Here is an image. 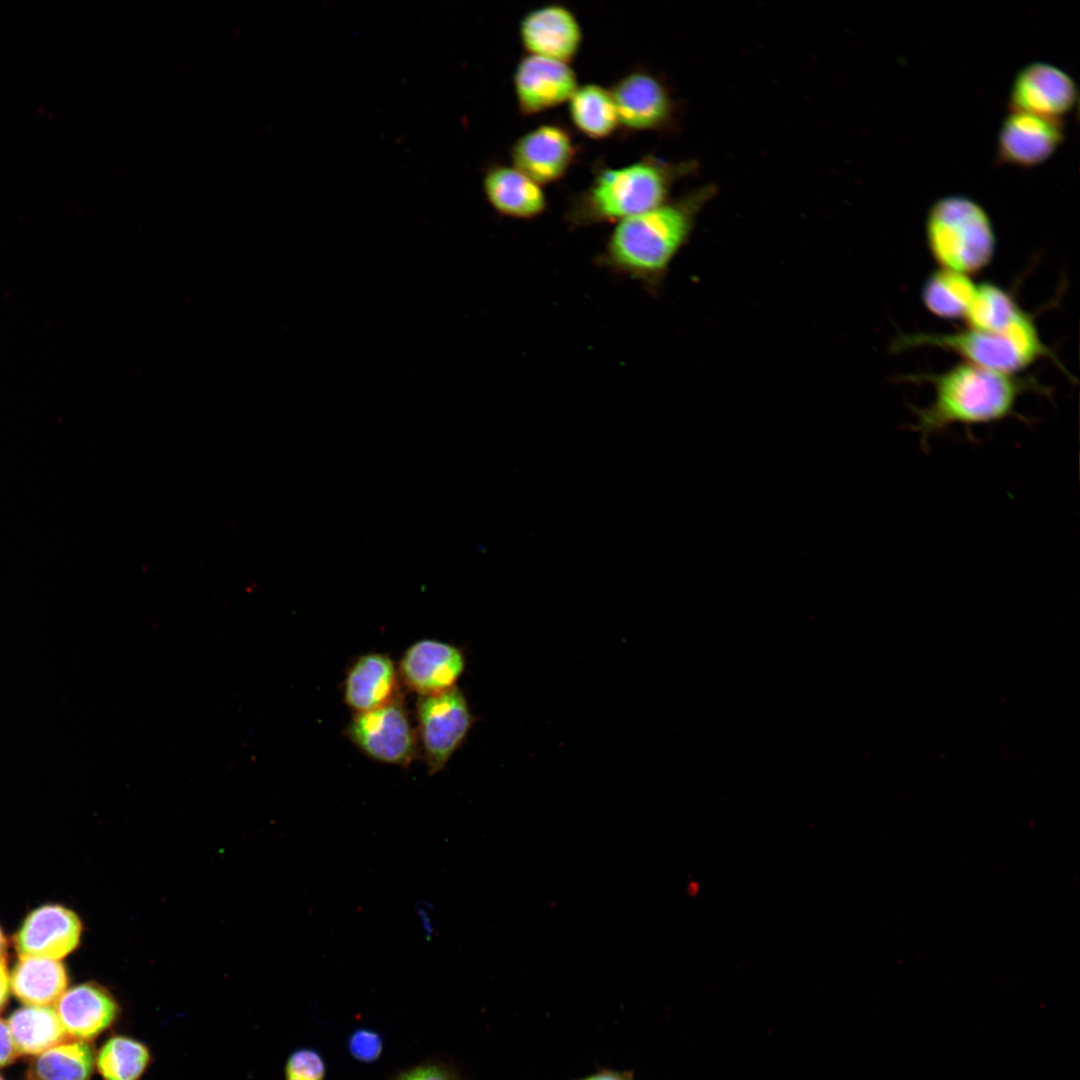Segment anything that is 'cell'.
Wrapping results in <instances>:
<instances>
[{
    "label": "cell",
    "instance_id": "1",
    "mask_svg": "<svg viewBox=\"0 0 1080 1080\" xmlns=\"http://www.w3.org/2000/svg\"><path fill=\"white\" fill-rule=\"evenodd\" d=\"M714 193L711 185L701 187L616 223L596 264L656 293L672 260L687 242L696 217Z\"/></svg>",
    "mask_w": 1080,
    "mask_h": 1080
},
{
    "label": "cell",
    "instance_id": "2",
    "mask_svg": "<svg viewBox=\"0 0 1080 1080\" xmlns=\"http://www.w3.org/2000/svg\"><path fill=\"white\" fill-rule=\"evenodd\" d=\"M927 379L934 388V398L927 406L914 409L916 422L912 426L923 448L932 436L953 425L969 427L1009 418L1028 388V383L1014 374L968 362Z\"/></svg>",
    "mask_w": 1080,
    "mask_h": 1080
},
{
    "label": "cell",
    "instance_id": "3",
    "mask_svg": "<svg viewBox=\"0 0 1080 1080\" xmlns=\"http://www.w3.org/2000/svg\"><path fill=\"white\" fill-rule=\"evenodd\" d=\"M693 168L645 156L631 164L597 170L569 202L564 218L572 229L618 223L668 201L673 185Z\"/></svg>",
    "mask_w": 1080,
    "mask_h": 1080
},
{
    "label": "cell",
    "instance_id": "4",
    "mask_svg": "<svg viewBox=\"0 0 1080 1080\" xmlns=\"http://www.w3.org/2000/svg\"><path fill=\"white\" fill-rule=\"evenodd\" d=\"M892 346L894 351L934 347L953 352L965 362L1008 374L1050 356L1031 315L1025 311L1004 331L967 327L951 333L917 332L897 337Z\"/></svg>",
    "mask_w": 1080,
    "mask_h": 1080
},
{
    "label": "cell",
    "instance_id": "5",
    "mask_svg": "<svg viewBox=\"0 0 1080 1080\" xmlns=\"http://www.w3.org/2000/svg\"><path fill=\"white\" fill-rule=\"evenodd\" d=\"M929 251L940 268L966 275L987 266L995 251L991 219L973 199L948 195L930 207L925 223Z\"/></svg>",
    "mask_w": 1080,
    "mask_h": 1080
},
{
    "label": "cell",
    "instance_id": "6",
    "mask_svg": "<svg viewBox=\"0 0 1080 1080\" xmlns=\"http://www.w3.org/2000/svg\"><path fill=\"white\" fill-rule=\"evenodd\" d=\"M418 731L430 776L445 768L466 738L472 723L468 702L461 690H448L419 696Z\"/></svg>",
    "mask_w": 1080,
    "mask_h": 1080
},
{
    "label": "cell",
    "instance_id": "7",
    "mask_svg": "<svg viewBox=\"0 0 1080 1080\" xmlns=\"http://www.w3.org/2000/svg\"><path fill=\"white\" fill-rule=\"evenodd\" d=\"M346 735L369 758L407 767L416 756V738L399 697L376 709L355 713Z\"/></svg>",
    "mask_w": 1080,
    "mask_h": 1080
},
{
    "label": "cell",
    "instance_id": "8",
    "mask_svg": "<svg viewBox=\"0 0 1080 1080\" xmlns=\"http://www.w3.org/2000/svg\"><path fill=\"white\" fill-rule=\"evenodd\" d=\"M619 127L630 132L657 131L667 127L674 105L668 89L651 72L634 69L609 88Z\"/></svg>",
    "mask_w": 1080,
    "mask_h": 1080
},
{
    "label": "cell",
    "instance_id": "9",
    "mask_svg": "<svg viewBox=\"0 0 1080 1080\" xmlns=\"http://www.w3.org/2000/svg\"><path fill=\"white\" fill-rule=\"evenodd\" d=\"M1076 100L1077 86L1066 71L1050 63L1033 62L1016 74L1009 93V109L1061 119L1072 110Z\"/></svg>",
    "mask_w": 1080,
    "mask_h": 1080
},
{
    "label": "cell",
    "instance_id": "10",
    "mask_svg": "<svg viewBox=\"0 0 1080 1080\" xmlns=\"http://www.w3.org/2000/svg\"><path fill=\"white\" fill-rule=\"evenodd\" d=\"M513 86L520 113L530 116L568 102L578 82L568 63L527 54L515 67Z\"/></svg>",
    "mask_w": 1080,
    "mask_h": 1080
},
{
    "label": "cell",
    "instance_id": "11",
    "mask_svg": "<svg viewBox=\"0 0 1080 1080\" xmlns=\"http://www.w3.org/2000/svg\"><path fill=\"white\" fill-rule=\"evenodd\" d=\"M1063 137L1061 119L1010 111L999 130L997 160L1022 168L1036 166L1053 155Z\"/></svg>",
    "mask_w": 1080,
    "mask_h": 1080
},
{
    "label": "cell",
    "instance_id": "12",
    "mask_svg": "<svg viewBox=\"0 0 1080 1080\" xmlns=\"http://www.w3.org/2000/svg\"><path fill=\"white\" fill-rule=\"evenodd\" d=\"M82 923L72 910L47 904L31 911L14 936L19 957L60 960L79 945Z\"/></svg>",
    "mask_w": 1080,
    "mask_h": 1080
},
{
    "label": "cell",
    "instance_id": "13",
    "mask_svg": "<svg viewBox=\"0 0 1080 1080\" xmlns=\"http://www.w3.org/2000/svg\"><path fill=\"white\" fill-rule=\"evenodd\" d=\"M520 41L528 54L569 63L577 55L583 32L576 15L561 4H545L520 20Z\"/></svg>",
    "mask_w": 1080,
    "mask_h": 1080
},
{
    "label": "cell",
    "instance_id": "14",
    "mask_svg": "<svg viewBox=\"0 0 1080 1080\" xmlns=\"http://www.w3.org/2000/svg\"><path fill=\"white\" fill-rule=\"evenodd\" d=\"M513 167L539 185L561 179L576 155L569 132L557 124H543L520 136L511 147Z\"/></svg>",
    "mask_w": 1080,
    "mask_h": 1080
},
{
    "label": "cell",
    "instance_id": "15",
    "mask_svg": "<svg viewBox=\"0 0 1080 1080\" xmlns=\"http://www.w3.org/2000/svg\"><path fill=\"white\" fill-rule=\"evenodd\" d=\"M465 656L456 646L434 639H422L407 648L399 664V674L419 696L456 686L465 670Z\"/></svg>",
    "mask_w": 1080,
    "mask_h": 1080
},
{
    "label": "cell",
    "instance_id": "16",
    "mask_svg": "<svg viewBox=\"0 0 1080 1080\" xmlns=\"http://www.w3.org/2000/svg\"><path fill=\"white\" fill-rule=\"evenodd\" d=\"M55 1011L69 1038L90 1041L117 1020L120 1007L113 995L96 983L67 989L55 1003Z\"/></svg>",
    "mask_w": 1080,
    "mask_h": 1080
},
{
    "label": "cell",
    "instance_id": "17",
    "mask_svg": "<svg viewBox=\"0 0 1080 1080\" xmlns=\"http://www.w3.org/2000/svg\"><path fill=\"white\" fill-rule=\"evenodd\" d=\"M482 188L489 205L505 217L529 220L547 208L542 186L512 165L489 166L483 175Z\"/></svg>",
    "mask_w": 1080,
    "mask_h": 1080
},
{
    "label": "cell",
    "instance_id": "18",
    "mask_svg": "<svg viewBox=\"0 0 1080 1080\" xmlns=\"http://www.w3.org/2000/svg\"><path fill=\"white\" fill-rule=\"evenodd\" d=\"M386 654L369 653L350 667L344 684L345 703L356 713L384 706L398 698V673Z\"/></svg>",
    "mask_w": 1080,
    "mask_h": 1080
},
{
    "label": "cell",
    "instance_id": "19",
    "mask_svg": "<svg viewBox=\"0 0 1080 1080\" xmlns=\"http://www.w3.org/2000/svg\"><path fill=\"white\" fill-rule=\"evenodd\" d=\"M68 982L67 970L59 960L38 957H20L10 975V988L25 1005L55 1004Z\"/></svg>",
    "mask_w": 1080,
    "mask_h": 1080
},
{
    "label": "cell",
    "instance_id": "20",
    "mask_svg": "<svg viewBox=\"0 0 1080 1080\" xmlns=\"http://www.w3.org/2000/svg\"><path fill=\"white\" fill-rule=\"evenodd\" d=\"M7 1025L17 1054L39 1055L69 1039L52 1006L25 1005Z\"/></svg>",
    "mask_w": 1080,
    "mask_h": 1080
},
{
    "label": "cell",
    "instance_id": "21",
    "mask_svg": "<svg viewBox=\"0 0 1080 1080\" xmlns=\"http://www.w3.org/2000/svg\"><path fill=\"white\" fill-rule=\"evenodd\" d=\"M568 103L571 122L591 139L607 138L619 127L610 90L599 84L578 85Z\"/></svg>",
    "mask_w": 1080,
    "mask_h": 1080
},
{
    "label": "cell",
    "instance_id": "22",
    "mask_svg": "<svg viewBox=\"0 0 1080 1080\" xmlns=\"http://www.w3.org/2000/svg\"><path fill=\"white\" fill-rule=\"evenodd\" d=\"M977 284L969 275L939 268L925 281L921 297L929 312L943 319H964Z\"/></svg>",
    "mask_w": 1080,
    "mask_h": 1080
},
{
    "label": "cell",
    "instance_id": "23",
    "mask_svg": "<svg viewBox=\"0 0 1080 1080\" xmlns=\"http://www.w3.org/2000/svg\"><path fill=\"white\" fill-rule=\"evenodd\" d=\"M95 1060L86 1041L67 1040L37 1055L31 1074L36 1080H90Z\"/></svg>",
    "mask_w": 1080,
    "mask_h": 1080
},
{
    "label": "cell",
    "instance_id": "24",
    "mask_svg": "<svg viewBox=\"0 0 1080 1080\" xmlns=\"http://www.w3.org/2000/svg\"><path fill=\"white\" fill-rule=\"evenodd\" d=\"M151 1051L126 1035L110 1037L97 1053L95 1065L104 1080H141L151 1064Z\"/></svg>",
    "mask_w": 1080,
    "mask_h": 1080
},
{
    "label": "cell",
    "instance_id": "25",
    "mask_svg": "<svg viewBox=\"0 0 1080 1080\" xmlns=\"http://www.w3.org/2000/svg\"><path fill=\"white\" fill-rule=\"evenodd\" d=\"M1022 312L1006 290L993 283H982L977 284L964 320L969 328L999 332L1006 330Z\"/></svg>",
    "mask_w": 1080,
    "mask_h": 1080
},
{
    "label": "cell",
    "instance_id": "26",
    "mask_svg": "<svg viewBox=\"0 0 1080 1080\" xmlns=\"http://www.w3.org/2000/svg\"><path fill=\"white\" fill-rule=\"evenodd\" d=\"M325 1062L315 1050H295L285 1065V1080H323Z\"/></svg>",
    "mask_w": 1080,
    "mask_h": 1080
},
{
    "label": "cell",
    "instance_id": "27",
    "mask_svg": "<svg viewBox=\"0 0 1080 1080\" xmlns=\"http://www.w3.org/2000/svg\"><path fill=\"white\" fill-rule=\"evenodd\" d=\"M350 1054L358 1061L369 1063L379 1058L383 1049L381 1036L369 1029H358L348 1039Z\"/></svg>",
    "mask_w": 1080,
    "mask_h": 1080
},
{
    "label": "cell",
    "instance_id": "28",
    "mask_svg": "<svg viewBox=\"0 0 1080 1080\" xmlns=\"http://www.w3.org/2000/svg\"><path fill=\"white\" fill-rule=\"evenodd\" d=\"M396 1080H459L455 1073L439 1064H424L401 1074Z\"/></svg>",
    "mask_w": 1080,
    "mask_h": 1080
},
{
    "label": "cell",
    "instance_id": "29",
    "mask_svg": "<svg viewBox=\"0 0 1080 1080\" xmlns=\"http://www.w3.org/2000/svg\"><path fill=\"white\" fill-rule=\"evenodd\" d=\"M7 1022L0 1019V1068L10 1064L16 1057Z\"/></svg>",
    "mask_w": 1080,
    "mask_h": 1080
},
{
    "label": "cell",
    "instance_id": "30",
    "mask_svg": "<svg viewBox=\"0 0 1080 1080\" xmlns=\"http://www.w3.org/2000/svg\"><path fill=\"white\" fill-rule=\"evenodd\" d=\"M579 1080H636L633 1071L615 1070V1069H599L598 1071L589 1074Z\"/></svg>",
    "mask_w": 1080,
    "mask_h": 1080
},
{
    "label": "cell",
    "instance_id": "31",
    "mask_svg": "<svg viewBox=\"0 0 1080 1080\" xmlns=\"http://www.w3.org/2000/svg\"><path fill=\"white\" fill-rule=\"evenodd\" d=\"M10 992V976L7 970L5 960H0V1011H2L8 1001Z\"/></svg>",
    "mask_w": 1080,
    "mask_h": 1080
},
{
    "label": "cell",
    "instance_id": "32",
    "mask_svg": "<svg viewBox=\"0 0 1080 1080\" xmlns=\"http://www.w3.org/2000/svg\"><path fill=\"white\" fill-rule=\"evenodd\" d=\"M6 948H7V941H6V938H5L3 932H2V930L0 928V960H5Z\"/></svg>",
    "mask_w": 1080,
    "mask_h": 1080
},
{
    "label": "cell",
    "instance_id": "33",
    "mask_svg": "<svg viewBox=\"0 0 1080 1080\" xmlns=\"http://www.w3.org/2000/svg\"><path fill=\"white\" fill-rule=\"evenodd\" d=\"M0 1080H3V1079L0 1077Z\"/></svg>",
    "mask_w": 1080,
    "mask_h": 1080
}]
</instances>
